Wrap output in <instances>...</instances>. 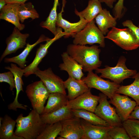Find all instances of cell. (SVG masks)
<instances>
[{"mask_svg": "<svg viewBox=\"0 0 139 139\" xmlns=\"http://www.w3.org/2000/svg\"><path fill=\"white\" fill-rule=\"evenodd\" d=\"M95 45L91 46L72 44L67 46L66 52L83 66L84 72L92 71L100 67L102 62L99 59L101 50Z\"/></svg>", "mask_w": 139, "mask_h": 139, "instance_id": "obj_1", "label": "cell"}, {"mask_svg": "<svg viewBox=\"0 0 139 139\" xmlns=\"http://www.w3.org/2000/svg\"><path fill=\"white\" fill-rule=\"evenodd\" d=\"M15 121L16 129L14 134L24 139H36L47 124L42 120L40 115L33 109L26 116L20 114Z\"/></svg>", "mask_w": 139, "mask_h": 139, "instance_id": "obj_2", "label": "cell"}, {"mask_svg": "<svg viewBox=\"0 0 139 139\" xmlns=\"http://www.w3.org/2000/svg\"><path fill=\"white\" fill-rule=\"evenodd\" d=\"M95 23L94 19L88 22L82 30L73 37V44L82 45L97 44L100 47H105L104 35L96 26Z\"/></svg>", "mask_w": 139, "mask_h": 139, "instance_id": "obj_3", "label": "cell"}, {"mask_svg": "<svg viewBox=\"0 0 139 139\" xmlns=\"http://www.w3.org/2000/svg\"><path fill=\"white\" fill-rule=\"evenodd\" d=\"M126 59L124 56L120 57L116 66L110 67L106 66L103 68L95 70L96 73H100L101 78L109 79L115 82L120 84L126 79L132 77L137 73L136 70H130L127 67Z\"/></svg>", "mask_w": 139, "mask_h": 139, "instance_id": "obj_4", "label": "cell"}, {"mask_svg": "<svg viewBox=\"0 0 139 139\" xmlns=\"http://www.w3.org/2000/svg\"><path fill=\"white\" fill-rule=\"evenodd\" d=\"M25 92L33 109L40 115L42 114L44 105L50 94L42 82L40 80L28 85Z\"/></svg>", "mask_w": 139, "mask_h": 139, "instance_id": "obj_5", "label": "cell"}, {"mask_svg": "<svg viewBox=\"0 0 139 139\" xmlns=\"http://www.w3.org/2000/svg\"><path fill=\"white\" fill-rule=\"evenodd\" d=\"M105 38L109 39L122 48L127 50L136 49L139 43L132 31L128 28L120 29L116 27L109 31Z\"/></svg>", "mask_w": 139, "mask_h": 139, "instance_id": "obj_6", "label": "cell"}, {"mask_svg": "<svg viewBox=\"0 0 139 139\" xmlns=\"http://www.w3.org/2000/svg\"><path fill=\"white\" fill-rule=\"evenodd\" d=\"M99 104L94 113L112 127L122 126V121L117 113L115 109L111 106L107 99V97L103 93L99 94Z\"/></svg>", "mask_w": 139, "mask_h": 139, "instance_id": "obj_7", "label": "cell"}, {"mask_svg": "<svg viewBox=\"0 0 139 139\" xmlns=\"http://www.w3.org/2000/svg\"><path fill=\"white\" fill-rule=\"evenodd\" d=\"M82 79L89 88L100 91L110 99L120 86L119 84L104 80L92 71L88 72L87 76Z\"/></svg>", "mask_w": 139, "mask_h": 139, "instance_id": "obj_8", "label": "cell"}, {"mask_svg": "<svg viewBox=\"0 0 139 139\" xmlns=\"http://www.w3.org/2000/svg\"><path fill=\"white\" fill-rule=\"evenodd\" d=\"M33 74L40 79L50 93L59 92L66 94L64 81L53 73L50 67L44 71L38 67Z\"/></svg>", "mask_w": 139, "mask_h": 139, "instance_id": "obj_9", "label": "cell"}, {"mask_svg": "<svg viewBox=\"0 0 139 139\" xmlns=\"http://www.w3.org/2000/svg\"><path fill=\"white\" fill-rule=\"evenodd\" d=\"M57 33L52 39L49 38L47 40L44 44L40 45L39 47L37 49L35 57L32 62L24 70V75L27 77L30 75L33 74V73L38 67V66L42 59L47 55L48 52V49L50 46L55 41L65 35V33L63 32L62 29L57 27Z\"/></svg>", "mask_w": 139, "mask_h": 139, "instance_id": "obj_10", "label": "cell"}, {"mask_svg": "<svg viewBox=\"0 0 139 139\" xmlns=\"http://www.w3.org/2000/svg\"><path fill=\"white\" fill-rule=\"evenodd\" d=\"M109 101L115 107L116 112L122 122L129 118L137 105L135 101L132 100L128 96L121 95L117 93Z\"/></svg>", "mask_w": 139, "mask_h": 139, "instance_id": "obj_11", "label": "cell"}, {"mask_svg": "<svg viewBox=\"0 0 139 139\" xmlns=\"http://www.w3.org/2000/svg\"><path fill=\"white\" fill-rule=\"evenodd\" d=\"M62 7L60 12L57 14L56 26L61 28L64 30L65 35L64 37L68 38L72 37L82 30L88 23L83 18L80 17V20L75 23H71L64 19L62 13L66 2V0H62Z\"/></svg>", "mask_w": 139, "mask_h": 139, "instance_id": "obj_12", "label": "cell"}, {"mask_svg": "<svg viewBox=\"0 0 139 139\" xmlns=\"http://www.w3.org/2000/svg\"><path fill=\"white\" fill-rule=\"evenodd\" d=\"M99 98L93 95L90 89L75 99L69 100L67 106L71 109H83L94 112Z\"/></svg>", "mask_w": 139, "mask_h": 139, "instance_id": "obj_13", "label": "cell"}, {"mask_svg": "<svg viewBox=\"0 0 139 139\" xmlns=\"http://www.w3.org/2000/svg\"><path fill=\"white\" fill-rule=\"evenodd\" d=\"M62 128L59 135L65 139H81L84 131L80 118L74 117L61 121Z\"/></svg>", "mask_w": 139, "mask_h": 139, "instance_id": "obj_14", "label": "cell"}, {"mask_svg": "<svg viewBox=\"0 0 139 139\" xmlns=\"http://www.w3.org/2000/svg\"><path fill=\"white\" fill-rule=\"evenodd\" d=\"M29 36L28 33H21L20 30L15 27L11 34L6 40L7 46L1 57L0 62L6 56L15 53L19 49L24 47Z\"/></svg>", "mask_w": 139, "mask_h": 139, "instance_id": "obj_15", "label": "cell"}, {"mask_svg": "<svg viewBox=\"0 0 139 139\" xmlns=\"http://www.w3.org/2000/svg\"><path fill=\"white\" fill-rule=\"evenodd\" d=\"M5 69L11 71L13 73L15 81L16 95L13 101L8 106V109L10 110L16 111L18 108L24 110L27 109V106L20 103L18 101V99L19 93L21 91H23V85H24L22 77L24 73V69L19 67L14 63H12L10 66L5 67Z\"/></svg>", "mask_w": 139, "mask_h": 139, "instance_id": "obj_16", "label": "cell"}, {"mask_svg": "<svg viewBox=\"0 0 139 139\" xmlns=\"http://www.w3.org/2000/svg\"><path fill=\"white\" fill-rule=\"evenodd\" d=\"M81 123L84 131L81 139H111L108 132L112 126L93 125L82 119Z\"/></svg>", "mask_w": 139, "mask_h": 139, "instance_id": "obj_17", "label": "cell"}, {"mask_svg": "<svg viewBox=\"0 0 139 139\" xmlns=\"http://www.w3.org/2000/svg\"><path fill=\"white\" fill-rule=\"evenodd\" d=\"M63 63L59 67L60 70L65 71L69 76L76 79L81 80L84 76L83 66L71 57L66 51L61 54Z\"/></svg>", "mask_w": 139, "mask_h": 139, "instance_id": "obj_18", "label": "cell"}, {"mask_svg": "<svg viewBox=\"0 0 139 139\" xmlns=\"http://www.w3.org/2000/svg\"><path fill=\"white\" fill-rule=\"evenodd\" d=\"M20 4H7L0 10V19L5 20L13 24L20 30H23L25 25L20 23L18 11Z\"/></svg>", "mask_w": 139, "mask_h": 139, "instance_id": "obj_19", "label": "cell"}, {"mask_svg": "<svg viewBox=\"0 0 139 139\" xmlns=\"http://www.w3.org/2000/svg\"><path fill=\"white\" fill-rule=\"evenodd\" d=\"M64 83L65 88L68 90L67 96L69 100L75 99L90 89L82 79L77 80L70 76L64 81Z\"/></svg>", "mask_w": 139, "mask_h": 139, "instance_id": "obj_20", "label": "cell"}, {"mask_svg": "<svg viewBox=\"0 0 139 139\" xmlns=\"http://www.w3.org/2000/svg\"><path fill=\"white\" fill-rule=\"evenodd\" d=\"M42 121L46 124H51L63 121L74 117L71 109L67 106L51 112L40 115Z\"/></svg>", "mask_w": 139, "mask_h": 139, "instance_id": "obj_21", "label": "cell"}, {"mask_svg": "<svg viewBox=\"0 0 139 139\" xmlns=\"http://www.w3.org/2000/svg\"><path fill=\"white\" fill-rule=\"evenodd\" d=\"M50 38L42 34L37 40L32 44L28 43L23 50L19 55L11 58H5L4 62L6 63H13L18 65L20 67L23 69L25 68L27 63L26 58L29 53L36 46L39 44L44 41H46Z\"/></svg>", "mask_w": 139, "mask_h": 139, "instance_id": "obj_22", "label": "cell"}, {"mask_svg": "<svg viewBox=\"0 0 139 139\" xmlns=\"http://www.w3.org/2000/svg\"><path fill=\"white\" fill-rule=\"evenodd\" d=\"M95 19L98 28L104 35L107 33L109 28L116 27L117 24V19L106 9H103Z\"/></svg>", "mask_w": 139, "mask_h": 139, "instance_id": "obj_23", "label": "cell"}, {"mask_svg": "<svg viewBox=\"0 0 139 139\" xmlns=\"http://www.w3.org/2000/svg\"><path fill=\"white\" fill-rule=\"evenodd\" d=\"M48 99L43 113L51 112L66 106L69 100L67 95L59 92L50 93Z\"/></svg>", "mask_w": 139, "mask_h": 139, "instance_id": "obj_24", "label": "cell"}, {"mask_svg": "<svg viewBox=\"0 0 139 139\" xmlns=\"http://www.w3.org/2000/svg\"><path fill=\"white\" fill-rule=\"evenodd\" d=\"M101 3L99 0H90L87 6L84 10L79 12L75 8V13L79 17L84 18L89 22L94 20L102 10Z\"/></svg>", "mask_w": 139, "mask_h": 139, "instance_id": "obj_25", "label": "cell"}, {"mask_svg": "<svg viewBox=\"0 0 139 139\" xmlns=\"http://www.w3.org/2000/svg\"><path fill=\"white\" fill-rule=\"evenodd\" d=\"M16 124L15 120L7 115H5L3 118L0 126V139H24L14 134V129Z\"/></svg>", "mask_w": 139, "mask_h": 139, "instance_id": "obj_26", "label": "cell"}, {"mask_svg": "<svg viewBox=\"0 0 139 139\" xmlns=\"http://www.w3.org/2000/svg\"><path fill=\"white\" fill-rule=\"evenodd\" d=\"M134 79L131 84L126 86H120L116 93L129 96L136 102L137 105H139V72L132 77Z\"/></svg>", "mask_w": 139, "mask_h": 139, "instance_id": "obj_27", "label": "cell"}, {"mask_svg": "<svg viewBox=\"0 0 139 139\" xmlns=\"http://www.w3.org/2000/svg\"><path fill=\"white\" fill-rule=\"evenodd\" d=\"M74 117L83 119L91 124L105 126H110L106 121L94 112L83 109H71Z\"/></svg>", "mask_w": 139, "mask_h": 139, "instance_id": "obj_28", "label": "cell"}, {"mask_svg": "<svg viewBox=\"0 0 139 139\" xmlns=\"http://www.w3.org/2000/svg\"><path fill=\"white\" fill-rule=\"evenodd\" d=\"M62 128L61 121L53 124H47L36 139H55L61 132Z\"/></svg>", "mask_w": 139, "mask_h": 139, "instance_id": "obj_29", "label": "cell"}, {"mask_svg": "<svg viewBox=\"0 0 139 139\" xmlns=\"http://www.w3.org/2000/svg\"><path fill=\"white\" fill-rule=\"evenodd\" d=\"M18 15L20 21L22 23L29 18L32 20L39 17V15L31 2L20 4L19 8Z\"/></svg>", "mask_w": 139, "mask_h": 139, "instance_id": "obj_30", "label": "cell"}, {"mask_svg": "<svg viewBox=\"0 0 139 139\" xmlns=\"http://www.w3.org/2000/svg\"><path fill=\"white\" fill-rule=\"evenodd\" d=\"M122 126L131 139H139V120L129 118L122 122Z\"/></svg>", "mask_w": 139, "mask_h": 139, "instance_id": "obj_31", "label": "cell"}, {"mask_svg": "<svg viewBox=\"0 0 139 139\" xmlns=\"http://www.w3.org/2000/svg\"><path fill=\"white\" fill-rule=\"evenodd\" d=\"M108 134L111 139H130L126 130L122 126L113 127Z\"/></svg>", "mask_w": 139, "mask_h": 139, "instance_id": "obj_32", "label": "cell"}, {"mask_svg": "<svg viewBox=\"0 0 139 139\" xmlns=\"http://www.w3.org/2000/svg\"><path fill=\"white\" fill-rule=\"evenodd\" d=\"M0 82L7 83L10 85L11 91L15 88V81L14 75L10 71L0 74Z\"/></svg>", "mask_w": 139, "mask_h": 139, "instance_id": "obj_33", "label": "cell"}, {"mask_svg": "<svg viewBox=\"0 0 139 139\" xmlns=\"http://www.w3.org/2000/svg\"><path fill=\"white\" fill-rule=\"evenodd\" d=\"M124 2V0H118L114 7V16L117 19H120L122 16L123 11L125 9Z\"/></svg>", "mask_w": 139, "mask_h": 139, "instance_id": "obj_34", "label": "cell"}, {"mask_svg": "<svg viewBox=\"0 0 139 139\" xmlns=\"http://www.w3.org/2000/svg\"><path fill=\"white\" fill-rule=\"evenodd\" d=\"M122 24L124 27H127L132 31L139 43V27L135 25L130 20H126Z\"/></svg>", "mask_w": 139, "mask_h": 139, "instance_id": "obj_35", "label": "cell"}, {"mask_svg": "<svg viewBox=\"0 0 139 139\" xmlns=\"http://www.w3.org/2000/svg\"><path fill=\"white\" fill-rule=\"evenodd\" d=\"M129 118L139 120V105H137L135 107L131 113Z\"/></svg>", "mask_w": 139, "mask_h": 139, "instance_id": "obj_36", "label": "cell"}, {"mask_svg": "<svg viewBox=\"0 0 139 139\" xmlns=\"http://www.w3.org/2000/svg\"><path fill=\"white\" fill-rule=\"evenodd\" d=\"M117 0H99L101 3H105L106 5L110 8L113 7V5Z\"/></svg>", "mask_w": 139, "mask_h": 139, "instance_id": "obj_37", "label": "cell"}, {"mask_svg": "<svg viewBox=\"0 0 139 139\" xmlns=\"http://www.w3.org/2000/svg\"><path fill=\"white\" fill-rule=\"evenodd\" d=\"M28 0H5L6 4L18 3L20 4H24Z\"/></svg>", "mask_w": 139, "mask_h": 139, "instance_id": "obj_38", "label": "cell"}, {"mask_svg": "<svg viewBox=\"0 0 139 139\" xmlns=\"http://www.w3.org/2000/svg\"><path fill=\"white\" fill-rule=\"evenodd\" d=\"M6 4L5 0H0V10L3 8Z\"/></svg>", "mask_w": 139, "mask_h": 139, "instance_id": "obj_39", "label": "cell"}, {"mask_svg": "<svg viewBox=\"0 0 139 139\" xmlns=\"http://www.w3.org/2000/svg\"><path fill=\"white\" fill-rule=\"evenodd\" d=\"M56 139H65L64 138L60 136L57 137L56 138Z\"/></svg>", "mask_w": 139, "mask_h": 139, "instance_id": "obj_40", "label": "cell"}, {"mask_svg": "<svg viewBox=\"0 0 139 139\" xmlns=\"http://www.w3.org/2000/svg\"><path fill=\"white\" fill-rule=\"evenodd\" d=\"M138 27H139V25H138Z\"/></svg>", "mask_w": 139, "mask_h": 139, "instance_id": "obj_41", "label": "cell"}]
</instances>
